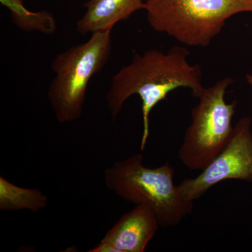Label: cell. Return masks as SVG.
Listing matches in <instances>:
<instances>
[{
    "mask_svg": "<svg viewBox=\"0 0 252 252\" xmlns=\"http://www.w3.org/2000/svg\"><path fill=\"white\" fill-rule=\"evenodd\" d=\"M189 55L188 50L181 46L172 48L167 54L159 50H148L142 55L135 54L130 64L113 76L106 96L113 120L131 96L138 94L142 100L141 151L144 150L148 140L151 112L160 101L178 88H189L197 98L205 89L201 67L199 64H189Z\"/></svg>",
    "mask_w": 252,
    "mask_h": 252,
    "instance_id": "6da1fadb",
    "label": "cell"
},
{
    "mask_svg": "<svg viewBox=\"0 0 252 252\" xmlns=\"http://www.w3.org/2000/svg\"><path fill=\"white\" fill-rule=\"evenodd\" d=\"M142 154L114 162L104 172L107 188L125 201L149 207L162 228L176 226L192 212L174 183L175 170L167 162L157 168L144 166Z\"/></svg>",
    "mask_w": 252,
    "mask_h": 252,
    "instance_id": "7a4b0ae2",
    "label": "cell"
},
{
    "mask_svg": "<svg viewBox=\"0 0 252 252\" xmlns=\"http://www.w3.org/2000/svg\"><path fill=\"white\" fill-rule=\"evenodd\" d=\"M111 33V30L93 33L89 40L60 53L51 63L55 77L48 89V99L61 124L75 122L82 115L91 78L110 59Z\"/></svg>",
    "mask_w": 252,
    "mask_h": 252,
    "instance_id": "3957f363",
    "label": "cell"
},
{
    "mask_svg": "<svg viewBox=\"0 0 252 252\" xmlns=\"http://www.w3.org/2000/svg\"><path fill=\"white\" fill-rule=\"evenodd\" d=\"M144 10L154 31L185 45L206 47L228 18L252 13V0H145Z\"/></svg>",
    "mask_w": 252,
    "mask_h": 252,
    "instance_id": "277c9868",
    "label": "cell"
},
{
    "mask_svg": "<svg viewBox=\"0 0 252 252\" xmlns=\"http://www.w3.org/2000/svg\"><path fill=\"white\" fill-rule=\"evenodd\" d=\"M233 82L225 78L205 88L191 112V124L187 127L178 151L180 161L191 170H203L223 150L233 134L232 119L237 102L226 103L227 88Z\"/></svg>",
    "mask_w": 252,
    "mask_h": 252,
    "instance_id": "5b68a950",
    "label": "cell"
},
{
    "mask_svg": "<svg viewBox=\"0 0 252 252\" xmlns=\"http://www.w3.org/2000/svg\"><path fill=\"white\" fill-rule=\"evenodd\" d=\"M228 180L252 182V119L243 117L233 128L230 142L223 150L195 178L178 185L187 200L194 202L214 186Z\"/></svg>",
    "mask_w": 252,
    "mask_h": 252,
    "instance_id": "8992f818",
    "label": "cell"
},
{
    "mask_svg": "<svg viewBox=\"0 0 252 252\" xmlns=\"http://www.w3.org/2000/svg\"><path fill=\"white\" fill-rule=\"evenodd\" d=\"M159 227L151 209L135 205L121 217L100 243L111 247L114 252H144Z\"/></svg>",
    "mask_w": 252,
    "mask_h": 252,
    "instance_id": "52a82bcc",
    "label": "cell"
},
{
    "mask_svg": "<svg viewBox=\"0 0 252 252\" xmlns=\"http://www.w3.org/2000/svg\"><path fill=\"white\" fill-rule=\"evenodd\" d=\"M144 2L145 0H89L84 4L86 12L77 21V31L81 35L112 31L118 23L144 9Z\"/></svg>",
    "mask_w": 252,
    "mask_h": 252,
    "instance_id": "ba28073f",
    "label": "cell"
},
{
    "mask_svg": "<svg viewBox=\"0 0 252 252\" xmlns=\"http://www.w3.org/2000/svg\"><path fill=\"white\" fill-rule=\"evenodd\" d=\"M0 3L9 10L12 22L21 31L53 35L57 30L56 18L50 11H30L23 4L24 0H0Z\"/></svg>",
    "mask_w": 252,
    "mask_h": 252,
    "instance_id": "9c48e42d",
    "label": "cell"
},
{
    "mask_svg": "<svg viewBox=\"0 0 252 252\" xmlns=\"http://www.w3.org/2000/svg\"><path fill=\"white\" fill-rule=\"evenodd\" d=\"M47 197L36 189H25L0 177V210H28L36 213L46 207Z\"/></svg>",
    "mask_w": 252,
    "mask_h": 252,
    "instance_id": "30bf717a",
    "label": "cell"
},
{
    "mask_svg": "<svg viewBox=\"0 0 252 252\" xmlns=\"http://www.w3.org/2000/svg\"><path fill=\"white\" fill-rule=\"evenodd\" d=\"M246 78L247 81H248L249 84L252 86V74H248V75L246 76Z\"/></svg>",
    "mask_w": 252,
    "mask_h": 252,
    "instance_id": "8fae6325",
    "label": "cell"
},
{
    "mask_svg": "<svg viewBox=\"0 0 252 252\" xmlns=\"http://www.w3.org/2000/svg\"><path fill=\"white\" fill-rule=\"evenodd\" d=\"M24 1H25V0H24Z\"/></svg>",
    "mask_w": 252,
    "mask_h": 252,
    "instance_id": "7c38bea8",
    "label": "cell"
}]
</instances>
